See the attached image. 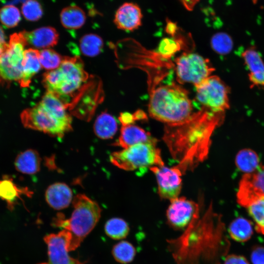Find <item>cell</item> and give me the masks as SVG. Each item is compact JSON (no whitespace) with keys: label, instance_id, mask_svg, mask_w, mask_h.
Segmentation results:
<instances>
[{"label":"cell","instance_id":"cell-14","mask_svg":"<svg viewBox=\"0 0 264 264\" xmlns=\"http://www.w3.org/2000/svg\"><path fill=\"white\" fill-rule=\"evenodd\" d=\"M264 197V167L260 166L253 173L244 174L237 193L238 202L243 207L259 197Z\"/></svg>","mask_w":264,"mask_h":264},{"label":"cell","instance_id":"cell-31","mask_svg":"<svg viewBox=\"0 0 264 264\" xmlns=\"http://www.w3.org/2000/svg\"><path fill=\"white\" fill-rule=\"evenodd\" d=\"M210 44L215 52L222 55L229 53L232 49L233 45L231 37L224 32L214 34L211 39Z\"/></svg>","mask_w":264,"mask_h":264},{"label":"cell","instance_id":"cell-3","mask_svg":"<svg viewBox=\"0 0 264 264\" xmlns=\"http://www.w3.org/2000/svg\"><path fill=\"white\" fill-rule=\"evenodd\" d=\"M66 106L57 96L46 91L40 102L22 111V123L26 128L62 138L72 129Z\"/></svg>","mask_w":264,"mask_h":264},{"label":"cell","instance_id":"cell-30","mask_svg":"<svg viewBox=\"0 0 264 264\" xmlns=\"http://www.w3.org/2000/svg\"><path fill=\"white\" fill-rule=\"evenodd\" d=\"M135 254V247L126 241L118 242L112 249V254L115 261L122 264L131 263L134 259Z\"/></svg>","mask_w":264,"mask_h":264},{"label":"cell","instance_id":"cell-5","mask_svg":"<svg viewBox=\"0 0 264 264\" xmlns=\"http://www.w3.org/2000/svg\"><path fill=\"white\" fill-rule=\"evenodd\" d=\"M88 78L80 57H64L57 68L44 74L43 84L47 91L67 105L68 99L76 93Z\"/></svg>","mask_w":264,"mask_h":264},{"label":"cell","instance_id":"cell-1","mask_svg":"<svg viewBox=\"0 0 264 264\" xmlns=\"http://www.w3.org/2000/svg\"><path fill=\"white\" fill-rule=\"evenodd\" d=\"M220 215L212 203L200 217V211L178 238L168 241L176 264H220L230 243Z\"/></svg>","mask_w":264,"mask_h":264},{"label":"cell","instance_id":"cell-41","mask_svg":"<svg viewBox=\"0 0 264 264\" xmlns=\"http://www.w3.org/2000/svg\"><path fill=\"white\" fill-rule=\"evenodd\" d=\"M177 28L176 25L174 22L171 21L167 22L166 25V31L168 33L170 34H174L176 31Z\"/></svg>","mask_w":264,"mask_h":264},{"label":"cell","instance_id":"cell-35","mask_svg":"<svg viewBox=\"0 0 264 264\" xmlns=\"http://www.w3.org/2000/svg\"><path fill=\"white\" fill-rule=\"evenodd\" d=\"M178 49V44L176 41L170 38L163 39L158 46L159 53L164 57H170Z\"/></svg>","mask_w":264,"mask_h":264},{"label":"cell","instance_id":"cell-25","mask_svg":"<svg viewBox=\"0 0 264 264\" xmlns=\"http://www.w3.org/2000/svg\"><path fill=\"white\" fill-rule=\"evenodd\" d=\"M228 233L232 239L238 242L248 241L253 233L252 223L242 217L234 220L228 227Z\"/></svg>","mask_w":264,"mask_h":264},{"label":"cell","instance_id":"cell-16","mask_svg":"<svg viewBox=\"0 0 264 264\" xmlns=\"http://www.w3.org/2000/svg\"><path fill=\"white\" fill-rule=\"evenodd\" d=\"M248 70V78L251 87L264 86V62L254 46L245 49L241 54Z\"/></svg>","mask_w":264,"mask_h":264},{"label":"cell","instance_id":"cell-21","mask_svg":"<svg viewBox=\"0 0 264 264\" xmlns=\"http://www.w3.org/2000/svg\"><path fill=\"white\" fill-rule=\"evenodd\" d=\"M32 194L27 188L20 187L9 176H5L0 179V198L6 202L9 210L14 209L22 195L30 197Z\"/></svg>","mask_w":264,"mask_h":264},{"label":"cell","instance_id":"cell-18","mask_svg":"<svg viewBox=\"0 0 264 264\" xmlns=\"http://www.w3.org/2000/svg\"><path fill=\"white\" fill-rule=\"evenodd\" d=\"M27 45L37 48H47L56 45L59 40V34L55 28L51 26H43L31 31H22Z\"/></svg>","mask_w":264,"mask_h":264},{"label":"cell","instance_id":"cell-37","mask_svg":"<svg viewBox=\"0 0 264 264\" xmlns=\"http://www.w3.org/2000/svg\"><path fill=\"white\" fill-rule=\"evenodd\" d=\"M223 264H250L247 260L243 256L230 254L227 255Z\"/></svg>","mask_w":264,"mask_h":264},{"label":"cell","instance_id":"cell-24","mask_svg":"<svg viewBox=\"0 0 264 264\" xmlns=\"http://www.w3.org/2000/svg\"><path fill=\"white\" fill-rule=\"evenodd\" d=\"M93 130L99 138L110 139L113 137L117 131V123L112 115L107 112H103L97 117Z\"/></svg>","mask_w":264,"mask_h":264},{"label":"cell","instance_id":"cell-13","mask_svg":"<svg viewBox=\"0 0 264 264\" xmlns=\"http://www.w3.org/2000/svg\"><path fill=\"white\" fill-rule=\"evenodd\" d=\"M150 169L155 175L161 198L170 200L178 197L182 187V173L175 166H154Z\"/></svg>","mask_w":264,"mask_h":264},{"label":"cell","instance_id":"cell-4","mask_svg":"<svg viewBox=\"0 0 264 264\" xmlns=\"http://www.w3.org/2000/svg\"><path fill=\"white\" fill-rule=\"evenodd\" d=\"M148 109L152 117L167 125L182 123L193 114L187 92L176 84L154 89L150 96Z\"/></svg>","mask_w":264,"mask_h":264},{"label":"cell","instance_id":"cell-40","mask_svg":"<svg viewBox=\"0 0 264 264\" xmlns=\"http://www.w3.org/2000/svg\"><path fill=\"white\" fill-rule=\"evenodd\" d=\"M184 7L189 11L194 9L195 6L199 0H179Z\"/></svg>","mask_w":264,"mask_h":264},{"label":"cell","instance_id":"cell-23","mask_svg":"<svg viewBox=\"0 0 264 264\" xmlns=\"http://www.w3.org/2000/svg\"><path fill=\"white\" fill-rule=\"evenodd\" d=\"M60 18L62 25L69 30L80 28L86 21V13L83 9L73 4L64 7L61 11Z\"/></svg>","mask_w":264,"mask_h":264},{"label":"cell","instance_id":"cell-42","mask_svg":"<svg viewBox=\"0 0 264 264\" xmlns=\"http://www.w3.org/2000/svg\"><path fill=\"white\" fill-rule=\"evenodd\" d=\"M133 115L134 116L135 120L146 118L145 114L143 112H142V111H136L133 114Z\"/></svg>","mask_w":264,"mask_h":264},{"label":"cell","instance_id":"cell-34","mask_svg":"<svg viewBox=\"0 0 264 264\" xmlns=\"http://www.w3.org/2000/svg\"><path fill=\"white\" fill-rule=\"evenodd\" d=\"M22 12L25 19L31 22L38 21L44 14L43 7L37 0H26L22 5Z\"/></svg>","mask_w":264,"mask_h":264},{"label":"cell","instance_id":"cell-10","mask_svg":"<svg viewBox=\"0 0 264 264\" xmlns=\"http://www.w3.org/2000/svg\"><path fill=\"white\" fill-rule=\"evenodd\" d=\"M178 81L197 85L210 76L215 68L209 60L194 53H184L176 60Z\"/></svg>","mask_w":264,"mask_h":264},{"label":"cell","instance_id":"cell-17","mask_svg":"<svg viewBox=\"0 0 264 264\" xmlns=\"http://www.w3.org/2000/svg\"><path fill=\"white\" fill-rule=\"evenodd\" d=\"M156 141L150 133L138 126L131 124L122 126L120 135L114 145L126 149L141 143L156 144Z\"/></svg>","mask_w":264,"mask_h":264},{"label":"cell","instance_id":"cell-27","mask_svg":"<svg viewBox=\"0 0 264 264\" xmlns=\"http://www.w3.org/2000/svg\"><path fill=\"white\" fill-rule=\"evenodd\" d=\"M254 222L256 231L264 235V197H259L244 207Z\"/></svg>","mask_w":264,"mask_h":264},{"label":"cell","instance_id":"cell-32","mask_svg":"<svg viewBox=\"0 0 264 264\" xmlns=\"http://www.w3.org/2000/svg\"><path fill=\"white\" fill-rule=\"evenodd\" d=\"M63 58L58 53L51 49H44L39 52L42 67L49 71L57 68L61 65Z\"/></svg>","mask_w":264,"mask_h":264},{"label":"cell","instance_id":"cell-6","mask_svg":"<svg viewBox=\"0 0 264 264\" xmlns=\"http://www.w3.org/2000/svg\"><path fill=\"white\" fill-rule=\"evenodd\" d=\"M74 210L67 219L58 214L53 224L69 231L79 247L83 240L92 230L99 221L101 209L97 202L85 194H79L72 200Z\"/></svg>","mask_w":264,"mask_h":264},{"label":"cell","instance_id":"cell-33","mask_svg":"<svg viewBox=\"0 0 264 264\" xmlns=\"http://www.w3.org/2000/svg\"><path fill=\"white\" fill-rule=\"evenodd\" d=\"M21 14L17 7L13 5H5L0 10V21L8 28L17 26L21 20Z\"/></svg>","mask_w":264,"mask_h":264},{"label":"cell","instance_id":"cell-8","mask_svg":"<svg viewBox=\"0 0 264 264\" xmlns=\"http://www.w3.org/2000/svg\"><path fill=\"white\" fill-rule=\"evenodd\" d=\"M26 45L22 31L10 36L8 46L0 59V84L20 81L22 71L24 49Z\"/></svg>","mask_w":264,"mask_h":264},{"label":"cell","instance_id":"cell-29","mask_svg":"<svg viewBox=\"0 0 264 264\" xmlns=\"http://www.w3.org/2000/svg\"><path fill=\"white\" fill-rule=\"evenodd\" d=\"M107 235L114 240H121L128 235L130 228L127 222L122 219L113 218L108 220L105 225Z\"/></svg>","mask_w":264,"mask_h":264},{"label":"cell","instance_id":"cell-38","mask_svg":"<svg viewBox=\"0 0 264 264\" xmlns=\"http://www.w3.org/2000/svg\"><path fill=\"white\" fill-rule=\"evenodd\" d=\"M119 119L123 126L131 125L135 121L133 114L129 112H122L120 114Z\"/></svg>","mask_w":264,"mask_h":264},{"label":"cell","instance_id":"cell-22","mask_svg":"<svg viewBox=\"0 0 264 264\" xmlns=\"http://www.w3.org/2000/svg\"><path fill=\"white\" fill-rule=\"evenodd\" d=\"M41 159L37 151L28 149L20 153L17 156L14 165L19 172L27 175H33L40 169Z\"/></svg>","mask_w":264,"mask_h":264},{"label":"cell","instance_id":"cell-12","mask_svg":"<svg viewBox=\"0 0 264 264\" xmlns=\"http://www.w3.org/2000/svg\"><path fill=\"white\" fill-rule=\"evenodd\" d=\"M170 201L166 211L167 222L174 229L184 230L200 211V206L184 197H177Z\"/></svg>","mask_w":264,"mask_h":264},{"label":"cell","instance_id":"cell-11","mask_svg":"<svg viewBox=\"0 0 264 264\" xmlns=\"http://www.w3.org/2000/svg\"><path fill=\"white\" fill-rule=\"evenodd\" d=\"M47 248V262L42 264H85L71 257L69 252L77 247L71 233L63 229L57 234H49L44 237Z\"/></svg>","mask_w":264,"mask_h":264},{"label":"cell","instance_id":"cell-15","mask_svg":"<svg viewBox=\"0 0 264 264\" xmlns=\"http://www.w3.org/2000/svg\"><path fill=\"white\" fill-rule=\"evenodd\" d=\"M142 18L141 9L138 5L127 2L117 9L113 22L119 29L132 31L141 25Z\"/></svg>","mask_w":264,"mask_h":264},{"label":"cell","instance_id":"cell-26","mask_svg":"<svg viewBox=\"0 0 264 264\" xmlns=\"http://www.w3.org/2000/svg\"><path fill=\"white\" fill-rule=\"evenodd\" d=\"M237 167L245 174L251 173L261 166L257 154L250 149H243L240 151L236 157Z\"/></svg>","mask_w":264,"mask_h":264},{"label":"cell","instance_id":"cell-9","mask_svg":"<svg viewBox=\"0 0 264 264\" xmlns=\"http://www.w3.org/2000/svg\"><path fill=\"white\" fill-rule=\"evenodd\" d=\"M195 86L197 100L203 108L222 113L229 109L230 88L219 76L211 75Z\"/></svg>","mask_w":264,"mask_h":264},{"label":"cell","instance_id":"cell-43","mask_svg":"<svg viewBox=\"0 0 264 264\" xmlns=\"http://www.w3.org/2000/svg\"><path fill=\"white\" fill-rule=\"evenodd\" d=\"M252 0L254 3H256L258 1V0Z\"/></svg>","mask_w":264,"mask_h":264},{"label":"cell","instance_id":"cell-2","mask_svg":"<svg viewBox=\"0 0 264 264\" xmlns=\"http://www.w3.org/2000/svg\"><path fill=\"white\" fill-rule=\"evenodd\" d=\"M224 115L202 108L182 123L166 125L163 139L173 159L178 161L175 166L182 175L207 157L212 135L222 123Z\"/></svg>","mask_w":264,"mask_h":264},{"label":"cell","instance_id":"cell-36","mask_svg":"<svg viewBox=\"0 0 264 264\" xmlns=\"http://www.w3.org/2000/svg\"><path fill=\"white\" fill-rule=\"evenodd\" d=\"M250 259L253 264H264V247H254L251 252Z\"/></svg>","mask_w":264,"mask_h":264},{"label":"cell","instance_id":"cell-39","mask_svg":"<svg viewBox=\"0 0 264 264\" xmlns=\"http://www.w3.org/2000/svg\"><path fill=\"white\" fill-rule=\"evenodd\" d=\"M8 44L5 40V36L3 30L0 26V59L6 50Z\"/></svg>","mask_w":264,"mask_h":264},{"label":"cell","instance_id":"cell-7","mask_svg":"<svg viewBox=\"0 0 264 264\" xmlns=\"http://www.w3.org/2000/svg\"><path fill=\"white\" fill-rule=\"evenodd\" d=\"M155 143L135 145L110 155V161L115 166L126 171L164 165L160 150Z\"/></svg>","mask_w":264,"mask_h":264},{"label":"cell","instance_id":"cell-19","mask_svg":"<svg viewBox=\"0 0 264 264\" xmlns=\"http://www.w3.org/2000/svg\"><path fill=\"white\" fill-rule=\"evenodd\" d=\"M45 197L50 207L55 210H62L66 208L71 202L72 192L66 184L57 182L47 188Z\"/></svg>","mask_w":264,"mask_h":264},{"label":"cell","instance_id":"cell-28","mask_svg":"<svg viewBox=\"0 0 264 264\" xmlns=\"http://www.w3.org/2000/svg\"><path fill=\"white\" fill-rule=\"evenodd\" d=\"M103 45L102 39L95 34H86L80 40L81 51L86 56L94 57L97 56L101 52Z\"/></svg>","mask_w":264,"mask_h":264},{"label":"cell","instance_id":"cell-20","mask_svg":"<svg viewBox=\"0 0 264 264\" xmlns=\"http://www.w3.org/2000/svg\"><path fill=\"white\" fill-rule=\"evenodd\" d=\"M39 52L38 50L31 48L24 50L22 63V74L18 82L21 87H28L32 77L42 68L39 59Z\"/></svg>","mask_w":264,"mask_h":264}]
</instances>
